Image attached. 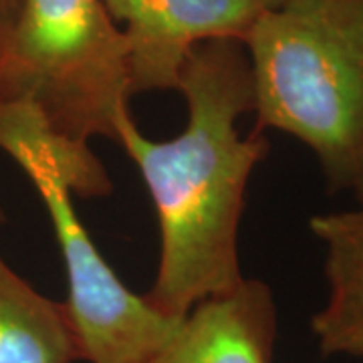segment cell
Returning a JSON list of instances; mask_svg holds the SVG:
<instances>
[{"label": "cell", "mask_w": 363, "mask_h": 363, "mask_svg": "<svg viewBox=\"0 0 363 363\" xmlns=\"http://www.w3.org/2000/svg\"><path fill=\"white\" fill-rule=\"evenodd\" d=\"M188 105L180 135L145 138L131 111L117 121L116 142L140 169L160 226V260L143 295L184 319L196 305L234 291L247 277L238 260V228L252 172L269 154L262 131L242 138L238 119L255 111V83L245 43L198 45L178 87Z\"/></svg>", "instance_id": "6da1fadb"}, {"label": "cell", "mask_w": 363, "mask_h": 363, "mask_svg": "<svg viewBox=\"0 0 363 363\" xmlns=\"http://www.w3.org/2000/svg\"><path fill=\"white\" fill-rule=\"evenodd\" d=\"M257 131L297 138L331 192L363 180V0H286L245 39Z\"/></svg>", "instance_id": "7a4b0ae2"}, {"label": "cell", "mask_w": 363, "mask_h": 363, "mask_svg": "<svg viewBox=\"0 0 363 363\" xmlns=\"http://www.w3.org/2000/svg\"><path fill=\"white\" fill-rule=\"evenodd\" d=\"M0 150L23 168L51 218L67 277L65 307L79 359L143 363L166 347L184 319L135 295L109 267L73 206V194L99 198L111 180L89 145L55 135L33 109L0 105Z\"/></svg>", "instance_id": "3957f363"}, {"label": "cell", "mask_w": 363, "mask_h": 363, "mask_svg": "<svg viewBox=\"0 0 363 363\" xmlns=\"http://www.w3.org/2000/svg\"><path fill=\"white\" fill-rule=\"evenodd\" d=\"M128 45L104 0H23L0 37V104L25 105L75 145L116 142L131 101Z\"/></svg>", "instance_id": "277c9868"}, {"label": "cell", "mask_w": 363, "mask_h": 363, "mask_svg": "<svg viewBox=\"0 0 363 363\" xmlns=\"http://www.w3.org/2000/svg\"><path fill=\"white\" fill-rule=\"evenodd\" d=\"M128 45L131 95L176 91L186 59L208 40L245 43L259 0H104Z\"/></svg>", "instance_id": "5b68a950"}, {"label": "cell", "mask_w": 363, "mask_h": 363, "mask_svg": "<svg viewBox=\"0 0 363 363\" xmlns=\"http://www.w3.org/2000/svg\"><path fill=\"white\" fill-rule=\"evenodd\" d=\"M279 311L271 286L245 279L196 305L166 347L143 363H272Z\"/></svg>", "instance_id": "8992f818"}, {"label": "cell", "mask_w": 363, "mask_h": 363, "mask_svg": "<svg viewBox=\"0 0 363 363\" xmlns=\"http://www.w3.org/2000/svg\"><path fill=\"white\" fill-rule=\"evenodd\" d=\"M309 230L323 245L327 283L313 337L325 357H363V206L315 214Z\"/></svg>", "instance_id": "52a82bcc"}, {"label": "cell", "mask_w": 363, "mask_h": 363, "mask_svg": "<svg viewBox=\"0 0 363 363\" xmlns=\"http://www.w3.org/2000/svg\"><path fill=\"white\" fill-rule=\"evenodd\" d=\"M65 303L40 295L0 257V363H75Z\"/></svg>", "instance_id": "ba28073f"}, {"label": "cell", "mask_w": 363, "mask_h": 363, "mask_svg": "<svg viewBox=\"0 0 363 363\" xmlns=\"http://www.w3.org/2000/svg\"><path fill=\"white\" fill-rule=\"evenodd\" d=\"M21 4H23V0H0V37L11 28Z\"/></svg>", "instance_id": "9c48e42d"}, {"label": "cell", "mask_w": 363, "mask_h": 363, "mask_svg": "<svg viewBox=\"0 0 363 363\" xmlns=\"http://www.w3.org/2000/svg\"><path fill=\"white\" fill-rule=\"evenodd\" d=\"M260 6L267 11V9H277V6H281V4H285L286 0H259Z\"/></svg>", "instance_id": "30bf717a"}, {"label": "cell", "mask_w": 363, "mask_h": 363, "mask_svg": "<svg viewBox=\"0 0 363 363\" xmlns=\"http://www.w3.org/2000/svg\"><path fill=\"white\" fill-rule=\"evenodd\" d=\"M353 194H355V200H357V206H363V180L362 184L353 190Z\"/></svg>", "instance_id": "8fae6325"}, {"label": "cell", "mask_w": 363, "mask_h": 363, "mask_svg": "<svg viewBox=\"0 0 363 363\" xmlns=\"http://www.w3.org/2000/svg\"><path fill=\"white\" fill-rule=\"evenodd\" d=\"M4 220V214H2V208H0V222Z\"/></svg>", "instance_id": "7c38bea8"}]
</instances>
